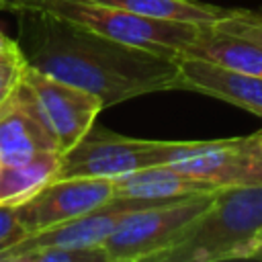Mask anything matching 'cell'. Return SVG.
<instances>
[{
  "label": "cell",
  "instance_id": "17",
  "mask_svg": "<svg viewBox=\"0 0 262 262\" xmlns=\"http://www.w3.org/2000/svg\"><path fill=\"white\" fill-rule=\"evenodd\" d=\"M27 68H29V61L23 55L20 45L18 49L0 55V108L20 88Z\"/></svg>",
  "mask_w": 262,
  "mask_h": 262
},
{
  "label": "cell",
  "instance_id": "9",
  "mask_svg": "<svg viewBox=\"0 0 262 262\" xmlns=\"http://www.w3.org/2000/svg\"><path fill=\"white\" fill-rule=\"evenodd\" d=\"M156 203L164 201H145V199H125L115 196L106 205L80 215L76 219L51 225L47 229H41L37 233H31L25 242H20L16 248L4 252L0 256V262H6L12 254L33 250V248H45V246H70V248H102V244L108 239V235L115 231V227L121 223L125 215H129L135 209H143Z\"/></svg>",
  "mask_w": 262,
  "mask_h": 262
},
{
  "label": "cell",
  "instance_id": "13",
  "mask_svg": "<svg viewBox=\"0 0 262 262\" xmlns=\"http://www.w3.org/2000/svg\"><path fill=\"white\" fill-rule=\"evenodd\" d=\"M180 55L262 76V47L246 37L221 31L215 25H203L199 35L182 49Z\"/></svg>",
  "mask_w": 262,
  "mask_h": 262
},
{
  "label": "cell",
  "instance_id": "20",
  "mask_svg": "<svg viewBox=\"0 0 262 262\" xmlns=\"http://www.w3.org/2000/svg\"><path fill=\"white\" fill-rule=\"evenodd\" d=\"M14 49H18V41L16 39H10L4 33H0V55L2 53H8V51H14Z\"/></svg>",
  "mask_w": 262,
  "mask_h": 262
},
{
  "label": "cell",
  "instance_id": "24",
  "mask_svg": "<svg viewBox=\"0 0 262 262\" xmlns=\"http://www.w3.org/2000/svg\"><path fill=\"white\" fill-rule=\"evenodd\" d=\"M260 237H262V235H260ZM260 237H258V239H260ZM258 239H256V242H258ZM256 242H254V244H256ZM254 244H252V246H254ZM248 252H250V250H248ZM244 260H246V258H244Z\"/></svg>",
  "mask_w": 262,
  "mask_h": 262
},
{
  "label": "cell",
  "instance_id": "10",
  "mask_svg": "<svg viewBox=\"0 0 262 262\" xmlns=\"http://www.w3.org/2000/svg\"><path fill=\"white\" fill-rule=\"evenodd\" d=\"M178 90L199 92L262 117V76L235 72L196 57H178Z\"/></svg>",
  "mask_w": 262,
  "mask_h": 262
},
{
  "label": "cell",
  "instance_id": "1",
  "mask_svg": "<svg viewBox=\"0 0 262 262\" xmlns=\"http://www.w3.org/2000/svg\"><path fill=\"white\" fill-rule=\"evenodd\" d=\"M18 45L29 66L98 96L106 106L178 90V57L115 41L39 10H18Z\"/></svg>",
  "mask_w": 262,
  "mask_h": 262
},
{
  "label": "cell",
  "instance_id": "4",
  "mask_svg": "<svg viewBox=\"0 0 262 262\" xmlns=\"http://www.w3.org/2000/svg\"><path fill=\"white\" fill-rule=\"evenodd\" d=\"M149 166H170L217 186L262 184V154L256 133L225 139H149Z\"/></svg>",
  "mask_w": 262,
  "mask_h": 262
},
{
  "label": "cell",
  "instance_id": "18",
  "mask_svg": "<svg viewBox=\"0 0 262 262\" xmlns=\"http://www.w3.org/2000/svg\"><path fill=\"white\" fill-rule=\"evenodd\" d=\"M217 29L246 37L262 47V14L246 8H231L227 16L213 23Z\"/></svg>",
  "mask_w": 262,
  "mask_h": 262
},
{
  "label": "cell",
  "instance_id": "12",
  "mask_svg": "<svg viewBox=\"0 0 262 262\" xmlns=\"http://www.w3.org/2000/svg\"><path fill=\"white\" fill-rule=\"evenodd\" d=\"M115 182V196L125 199H145V201H172L201 192H215L217 184L192 178L170 166H147L125 176H119Z\"/></svg>",
  "mask_w": 262,
  "mask_h": 262
},
{
  "label": "cell",
  "instance_id": "22",
  "mask_svg": "<svg viewBox=\"0 0 262 262\" xmlns=\"http://www.w3.org/2000/svg\"><path fill=\"white\" fill-rule=\"evenodd\" d=\"M0 10L12 12L14 10V0H0Z\"/></svg>",
  "mask_w": 262,
  "mask_h": 262
},
{
  "label": "cell",
  "instance_id": "3",
  "mask_svg": "<svg viewBox=\"0 0 262 262\" xmlns=\"http://www.w3.org/2000/svg\"><path fill=\"white\" fill-rule=\"evenodd\" d=\"M18 10H39L115 41L172 57H178L203 27L194 23L149 18L94 0H14L12 12L16 14Z\"/></svg>",
  "mask_w": 262,
  "mask_h": 262
},
{
  "label": "cell",
  "instance_id": "16",
  "mask_svg": "<svg viewBox=\"0 0 262 262\" xmlns=\"http://www.w3.org/2000/svg\"><path fill=\"white\" fill-rule=\"evenodd\" d=\"M6 262H106L102 248L45 246L12 254Z\"/></svg>",
  "mask_w": 262,
  "mask_h": 262
},
{
  "label": "cell",
  "instance_id": "11",
  "mask_svg": "<svg viewBox=\"0 0 262 262\" xmlns=\"http://www.w3.org/2000/svg\"><path fill=\"white\" fill-rule=\"evenodd\" d=\"M41 151L59 149L37 117L27 90L20 84V88L0 108V162L2 166H12L27 162Z\"/></svg>",
  "mask_w": 262,
  "mask_h": 262
},
{
  "label": "cell",
  "instance_id": "23",
  "mask_svg": "<svg viewBox=\"0 0 262 262\" xmlns=\"http://www.w3.org/2000/svg\"><path fill=\"white\" fill-rule=\"evenodd\" d=\"M256 139H258V147H260V154H262V129L256 133Z\"/></svg>",
  "mask_w": 262,
  "mask_h": 262
},
{
  "label": "cell",
  "instance_id": "8",
  "mask_svg": "<svg viewBox=\"0 0 262 262\" xmlns=\"http://www.w3.org/2000/svg\"><path fill=\"white\" fill-rule=\"evenodd\" d=\"M115 199V182L108 178H61L43 188L23 207H16L29 233L86 215Z\"/></svg>",
  "mask_w": 262,
  "mask_h": 262
},
{
  "label": "cell",
  "instance_id": "5",
  "mask_svg": "<svg viewBox=\"0 0 262 262\" xmlns=\"http://www.w3.org/2000/svg\"><path fill=\"white\" fill-rule=\"evenodd\" d=\"M213 194L201 192L131 211L102 244L106 262H156L209 207Z\"/></svg>",
  "mask_w": 262,
  "mask_h": 262
},
{
  "label": "cell",
  "instance_id": "7",
  "mask_svg": "<svg viewBox=\"0 0 262 262\" xmlns=\"http://www.w3.org/2000/svg\"><path fill=\"white\" fill-rule=\"evenodd\" d=\"M149 166V139L108 131L102 125L92 129L61 158L59 178H108Z\"/></svg>",
  "mask_w": 262,
  "mask_h": 262
},
{
  "label": "cell",
  "instance_id": "6",
  "mask_svg": "<svg viewBox=\"0 0 262 262\" xmlns=\"http://www.w3.org/2000/svg\"><path fill=\"white\" fill-rule=\"evenodd\" d=\"M23 86L37 117L51 133L61 154L70 151L92 129L98 113L104 108L98 96L31 66L23 76Z\"/></svg>",
  "mask_w": 262,
  "mask_h": 262
},
{
  "label": "cell",
  "instance_id": "21",
  "mask_svg": "<svg viewBox=\"0 0 262 262\" xmlns=\"http://www.w3.org/2000/svg\"><path fill=\"white\" fill-rule=\"evenodd\" d=\"M246 260H260L262 262V237L250 248V252L246 254Z\"/></svg>",
  "mask_w": 262,
  "mask_h": 262
},
{
  "label": "cell",
  "instance_id": "2",
  "mask_svg": "<svg viewBox=\"0 0 262 262\" xmlns=\"http://www.w3.org/2000/svg\"><path fill=\"white\" fill-rule=\"evenodd\" d=\"M262 235V184H231L215 190L209 207L156 262L244 260Z\"/></svg>",
  "mask_w": 262,
  "mask_h": 262
},
{
  "label": "cell",
  "instance_id": "14",
  "mask_svg": "<svg viewBox=\"0 0 262 262\" xmlns=\"http://www.w3.org/2000/svg\"><path fill=\"white\" fill-rule=\"evenodd\" d=\"M63 154L41 151L27 162L0 168V207H23L59 178Z\"/></svg>",
  "mask_w": 262,
  "mask_h": 262
},
{
  "label": "cell",
  "instance_id": "15",
  "mask_svg": "<svg viewBox=\"0 0 262 262\" xmlns=\"http://www.w3.org/2000/svg\"><path fill=\"white\" fill-rule=\"evenodd\" d=\"M94 2L117 6L149 18L194 23V25H213L223 16H227L231 10L201 0H94Z\"/></svg>",
  "mask_w": 262,
  "mask_h": 262
},
{
  "label": "cell",
  "instance_id": "25",
  "mask_svg": "<svg viewBox=\"0 0 262 262\" xmlns=\"http://www.w3.org/2000/svg\"><path fill=\"white\" fill-rule=\"evenodd\" d=\"M0 168H2V162H0Z\"/></svg>",
  "mask_w": 262,
  "mask_h": 262
},
{
  "label": "cell",
  "instance_id": "19",
  "mask_svg": "<svg viewBox=\"0 0 262 262\" xmlns=\"http://www.w3.org/2000/svg\"><path fill=\"white\" fill-rule=\"evenodd\" d=\"M29 229L23 225L16 207H0V256L29 237Z\"/></svg>",
  "mask_w": 262,
  "mask_h": 262
}]
</instances>
